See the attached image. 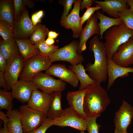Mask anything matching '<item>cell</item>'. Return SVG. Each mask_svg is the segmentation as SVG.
I'll list each match as a JSON object with an SVG mask.
<instances>
[{"label": "cell", "instance_id": "1", "mask_svg": "<svg viewBox=\"0 0 133 133\" xmlns=\"http://www.w3.org/2000/svg\"><path fill=\"white\" fill-rule=\"evenodd\" d=\"M100 40L96 35L89 41V49L94 53L95 61L94 63L89 62L87 64L85 68L88 75L98 84L105 82L108 77L107 58L105 46L104 43Z\"/></svg>", "mask_w": 133, "mask_h": 133}, {"label": "cell", "instance_id": "2", "mask_svg": "<svg viewBox=\"0 0 133 133\" xmlns=\"http://www.w3.org/2000/svg\"><path fill=\"white\" fill-rule=\"evenodd\" d=\"M110 103L108 93L100 84L90 85L86 88L83 108L87 118L100 116Z\"/></svg>", "mask_w": 133, "mask_h": 133}, {"label": "cell", "instance_id": "3", "mask_svg": "<svg viewBox=\"0 0 133 133\" xmlns=\"http://www.w3.org/2000/svg\"><path fill=\"white\" fill-rule=\"evenodd\" d=\"M104 43L106 53L108 59H112L122 44L133 37V30L128 28L123 22L121 24L114 26L104 33Z\"/></svg>", "mask_w": 133, "mask_h": 133}, {"label": "cell", "instance_id": "4", "mask_svg": "<svg viewBox=\"0 0 133 133\" xmlns=\"http://www.w3.org/2000/svg\"><path fill=\"white\" fill-rule=\"evenodd\" d=\"M52 62L49 57L40 54L35 56L25 62L20 74V79L31 81L33 77L42 71L46 70Z\"/></svg>", "mask_w": 133, "mask_h": 133}, {"label": "cell", "instance_id": "5", "mask_svg": "<svg viewBox=\"0 0 133 133\" xmlns=\"http://www.w3.org/2000/svg\"><path fill=\"white\" fill-rule=\"evenodd\" d=\"M79 41L74 40L67 45L58 49L49 57L52 63L58 61H66L71 65H77L85 61L83 56L79 54L77 50Z\"/></svg>", "mask_w": 133, "mask_h": 133}, {"label": "cell", "instance_id": "6", "mask_svg": "<svg viewBox=\"0 0 133 133\" xmlns=\"http://www.w3.org/2000/svg\"><path fill=\"white\" fill-rule=\"evenodd\" d=\"M18 110L21 116L23 132L38 128L47 118V114L30 108L27 105L20 106Z\"/></svg>", "mask_w": 133, "mask_h": 133}, {"label": "cell", "instance_id": "7", "mask_svg": "<svg viewBox=\"0 0 133 133\" xmlns=\"http://www.w3.org/2000/svg\"><path fill=\"white\" fill-rule=\"evenodd\" d=\"M25 62L19 53L15 54L7 60L4 75L7 85V91L12 89L18 80Z\"/></svg>", "mask_w": 133, "mask_h": 133}, {"label": "cell", "instance_id": "8", "mask_svg": "<svg viewBox=\"0 0 133 133\" xmlns=\"http://www.w3.org/2000/svg\"><path fill=\"white\" fill-rule=\"evenodd\" d=\"M32 81L42 91L49 94L55 92H62L66 86L65 82L55 79L45 73H38L33 77Z\"/></svg>", "mask_w": 133, "mask_h": 133}, {"label": "cell", "instance_id": "9", "mask_svg": "<svg viewBox=\"0 0 133 133\" xmlns=\"http://www.w3.org/2000/svg\"><path fill=\"white\" fill-rule=\"evenodd\" d=\"M133 118V107L124 100L115 113L114 119V133H126Z\"/></svg>", "mask_w": 133, "mask_h": 133}, {"label": "cell", "instance_id": "10", "mask_svg": "<svg viewBox=\"0 0 133 133\" xmlns=\"http://www.w3.org/2000/svg\"><path fill=\"white\" fill-rule=\"evenodd\" d=\"M53 120L54 125L61 127L69 126L80 131L86 130L85 120L78 116L70 107L63 110L61 117Z\"/></svg>", "mask_w": 133, "mask_h": 133}, {"label": "cell", "instance_id": "11", "mask_svg": "<svg viewBox=\"0 0 133 133\" xmlns=\"http://www.w3.org/2000/svg\"><path fill=\"white\" fill-rule=\"evenodd\" d=\"M81 0H76L74 3L73 9L70 13L62 20H60L61 26L66 29L72 30L74 38L80 37L83 29L80 23L79 16L80 5Z\"/></svg>", "mask_w": 133, "mask_h": 133}, {"label": "cell", "instance_id": "12", "mask_svg": "<svg viewBox=\"0 0 133 133\" xmlns=\"http://www.w3.org/2000/svg\"><path fill=\"white\" fill-rule=\"evenodd\" d=\"M38 88L32 81L20 79L12 88V93L14 98L23 103H27L33 91Z\"/></svg>", "mask_w": 133, "mask_h": 133}, {"label": "cell", "instance_id": "13", "mask_svg": "<svg viewBox=\"0 0 133 133\" xmlns=\"http://www.w3.org/2000/svg\"><path fill=\"white\" fill-rule=\"evenodd\" d=\"M112 59L116 64L124 67H128L133 64V37L118 47Z\"/></svg>", "mask_w": 133, "mask_h": 133}, {"label": "cell", "instance_id": "14", "mask_svg": "<svg viewBox=\"0 0 133 133\" xmlns=\"http://www.w3.org/2000/svg\"><path fill=\"white\" fill-rule=\"evenodd\" d=\"M45 73L59 78L74 87H77L78 86L79 82L77 76L65 65L57 64L51 65Z\"/></svg>", "mask_w": 133, "mask_h": 133}, {"label": "cell", "instance_id": "15", "mask_svg": "<svg viewBox=\"0 0 133 133\" xmlns=\"http://www.w3.org/2000/svg\"><path fill=\"white\" fill-rule=\"evenodd\" d=\"M37 25L33 24L28 11L24 10L15 23L14 27L15 36L16 37L29 36L35 30Z\"/></svg>", "mask_w": 133, "mask_h": 133}, {"label": "cell", "instance_id": "16", "mask_svg": "<svg viewBox=\"0 0 133 133\" xmlns=\"http://www.w3.org/2000/svg\"><path fill=\"white\" fill-rule=\"evenodd\" d=\"M51 102L49 94L37 89L33 92L27 105L30 108L47 114Z\"/></svg>", "mask_w": 133, "mask_h": 133}, {"label": "cell", "instance_id": "17", "mask_svg": "<svg viewBox=\"0 0 133 133\" xmlns=\"http://www.w3.org/2000/svg\"><path fill=\"white\" fill-rule=\"evenodd\" d=\"M86 88L67 92L66 99L72 110L78 116L86 120L87 117L83 110L84 96Z\"/></svg>", "mask_w": 133, "mask_h": 133}, {"label": "cell", "instance_id": "18", "mask_svg": "<svg viewBox=\"0 0 133 133\" xmlns=\"http://www.w3.org/2000/svg\"><path fill=\"white\" fill-rule=\"evenodd\" d=\"M127 0H105L103 1L94 0V3L99 7L102 12H105L114 18H119L118 13L129 7Z\"/></svg>", "mask_w": 133, "mask_h": 133}, {"label": "cell", "instance_id": "19", "mask_svg": "<svg viewBox=\"0 0 133 133\" xmlns=\"http://www.w3.org/2000/svg\"><path fill=\"white\" fill-rule=\"evenodd\" d=\"M100 33L98 18L96 14L94 13L87 21L86 25L82 31L80 37L79 45L77 50L78 54L82 55L81 51L82 46L83 44H86V41L90 37L95 34L99 35Z\"/></svg>", "mask_w": 133, "mask_h": 133}, {"label": "cell", "instance_id": "20", "mask_svg": "<svg viewBox=\"0 0 133 133\" xmlns=\"http://www.w3.org/2000/svg\"><path fill=\"white\" fill-rule=\"evenodd\" d=\"M107 74L108 78L107 89L112 86L118 77L129 76V73H133V67H125L115 63L112 59H107Z\"/></svg>", "mask_w": 133, "mask_h": 133}, {"label": "cell", "instance_id": "21", "mask_svg": "<svg viewBox=\"0 0 133 133\" xmlns=\"http://www.w3.org/2000/svg\"><path fill=\"white\" fill-rule=\"evenodd\" d=\"M68 69L73 72L77 77L80 83L79 89H85L90 86L97 84L96 81L86 73L85 68L82 63L69 65Z\"/></svg>", "mask_w": 133, "mask_h": 133}, {"label": "cell", "instance_id": "22", "mask_svg": "<svg viewBox=\"0 0 133 133\" xmlns=\"http://www.w3.org/2000/svg\"><path fill=\"white\" fill-rule=\"evenodd\" d=\"M15 40L19 51L25 62L35 56L39 54V50L31 44L29 40L15 38Z\"/></svg>", "mask_w": 133, "mask_h": 133}, {"label": "cell", "instance_id": "23", "mask_svg": "<svg viewBox=\"0 0 133 133\" xmlns=\"http://www.w3.org/2000/svg\"><path fill=\"white\" fill-rule=\"evenodd\" d=\"M51 102L47 114V118L53 120L61 117L63 113L61 107V92H53L50 94Z\"/></svg>", "mask_w": 133, "mask_h": 133}, {"label": "cell", "instance_id": "24", "mask_svg": "<svg viewBox=\"0 0 133 133\" xmlns=\"http://www.w3.org/2000/svg\"><path fill=\"white\" fill-rule=\"evenodd\" d=\"M95 14L99 20L98 25L100 30V40L103 38V34L106 31L114 26L119 25L123 23L120 18H114L108 17L98 10L96 11Z\"/></svg>", "mask_w": 133, "mask_h": 133}, {"label": "cell", "instance_id": "25", "mask_svg": "<svg viewBox=\"0 0 133 133\" xmlns=\"http://www.w3.org/2000/svg\"><path fill=\"white\" fill-rule=\"evenodd\" d=\"M10 120L7 124L9 133H23L21 117L19 111L14 109L7 111L6 114Z\"/></svg>", "mask_w": 133, "mask_h": 133}, {"label": "cell", "instance_id": "26", "mask_svg": "<svg viewBox=\"0 0 133 133\" xmlns=\"http://www.w3.org/2000/svg\"><path fill=\"white\" fill-rule=\"evenodd\" d=\"M15 38L2 40L0 44V53L7 60L15 54L19 53Z\"/></svg>", "mask_w": 133, "mask_h": 133}, {"label": "cell", "instance_id": "27", "mask_svg": "<svg viewBox=\"0 0 133 133\" xmlns=\"http://www.w3.org/2000/svg\"><path fill=\"white\" fill-rule=\"evenodd\" d=\"M0 19L7 22L14 32L13 15L11 4L9 0H4L0 1Z\"/></svg>", "mask_w": 133, "mask_h": 133}, {"label": "cell", "instance_id": "28", "mask_svg": "<svg viewBox=\"0 0 133 133\" xmlns=\"http://www.w3.org/2000/svg\"><path fill=\"white\" fill-rule=\"evenodd\" d=\"M49 32L44 25L39 24L31 35L29 41L33 45L45 41V39Z\"/></svg>", "mask_w": 133, "mask_h": 133}, {"label": "cell", "instance_id": "29", "mask_svg": "<svg viewBox=\"0 0 133 133\" xmlns=\"http://www.w3.org/2000/svg\"><path fill=\"white\" fill-rule=\"evenodd\" d=\"M13 98L12 92L0 89V109H5L7 111L12 110L13 108Z\"/></svg>", "mask_w": 133, "mask_h": 133}, {"label": "cell", "instance_id": "30", "mask_svg": "<svg viewBox=\"0 0 133 133\" xmlns=\"http://www.w3.org/2000/svg\"><path fill=\"white\" fill-rule=\"evenodd\" d=\"M45 41L38 43L34 45L39 50L40 55L49 57L57 50L58 49L59 47L54 45H48L45 43Z\"/></svg>", "mask_w": 133, "mask_h": 133}, {"label": "cell", "instance_id": "31", "mask_svg": "<svg viewBox=\"0 0 133 133\" xmlns=\"http://www.w3.org/2000/svg\"><path fill=\"white\" fill-rule=\"evenodd\" d=\"M118 16L128 28L133 30V13L130 8H126L119 12Z\"/></svg>", "mask_w": 133, "mask_h": 133}, {"label": "cell", "instance_id": "32", "mask_svg": "<svg viewBox=\"0 0 133 133\" xmlns=\"http://www.w3.org/2000/svg\"><path fill=\"white\" fill-rule=\"evenodd\" d=\"M13 30L10 25L5 21L0 19V35L3 40L14 38Z\"/></svg>", "mask_w": 133, "mask_h": 133}, {"label": "cell", "instance_id": "33", "mask_svg": "<svg viewBox=\"0 0 133 133\" xmlns=\"http://www.w3.org/2000/svg\"><path fill=\"white\" fill-rule=\"evenodd\" d=\"M97 117L87 118L85 120L86 130L88 133H99L100 128L101 126L96 122Z\"/></svg>", "mask_w": 133, "mask_h": 133}, {"label": "cell", "instance_id": "34", "mask_svg": "<svg viewBox=\"0 0 133 133\" xmlns=\"http://www.w3.org/2000/svg\"><path fill=\"white\" fill-rule=\"evenodd\" d=\"M53 125V120L47 118L38 128L29 131L23 132V133H45L48 129Z\"/></svg>", "mask_w": 133, "mask_h": 133}, {"label": "cell", "instance_id": "35", "mask_svg": "<svg viewBox=\"0 0 133 133\" xmlns=\"http://www.w3.org/2000/svg\"><path fill=\"white\" fill-rule=\"evenodd\" d=\"M100 9L99 7L96 5L93 7H89L87 8L83 16L80 17V23L82 27L84 23L87 21L93 14L95 11Z\"/></svg>", "mask_w": 133, "mask_h": 133}, {"label": "cell", "instance_id": "36", "mask_svg": "<svg viewBox=\"0 0 133 133\" xmlns=\"http://www.w3.org/2000/svg\"><path fill=\"white\" fill-rule=\"evenodd\" d=\"M76 0H63V5L64 9L61 16V20H64L68 15V13L71 9L73 3L75 2Z\"/></svg>", "mask_w": 133, "mask_h": 133}, {"label": "cell", "instance_id": "37", "mask_svg": "<svg viewBox=\"0 0 133 133\" xmlns=\"http://www.w3.org/2000/svg\"><path fill=\"white\" fill-rule=\"evenodd\" d=\"M14 6L15 17H17L22 11L24 4L23 0H14Z\"/></svg>", "mask_w": 133, "mask_h": 133}, {"label": "cell", "instance_id": "38", "mask_svg": "<svg viewBox=\"0 0 133 133\" xmlns=\"http://www.w3.org/2000/svg\"><path fill=\"white\" fill-rule=\"evenodd\" d=\"M94 0H81L80 5V10H82L84 8H86L90 7L91 4L94 3Z\"/></svg>", "mask_w": 133, "mask_h": 133}, {"label": "cell", "instance_id": "39", "mask_svg": "<svg viewBox=\"0 0 133 133\" xmlns=\"http://www.w3.org/2000/svg\"><path fill=\"white\" fill-rule=\"evenodd\" d=\"M0 87L3 88V89L7 91V85L6 81L4 78V72L0 71Z\"/></svg>", "mask_w": 133, "mask_h": 133}, {"label": "cell", "instance_id": "40", "mask_svg": "<svg viewBox=\"0 0 133 133\" xmlns=\"http://www.w3.org/2000/svg\"><path fill=\"white\" fill-rule=\"evenodd\" d=\"M7 65V60L0 53V71L4 72Z\"/></svg>", "mask_w": 133, "mask_h": 133}, {"label": "cell", "instance_id": "41", "mask_svg": "<svg viewBox=\"0 0 133 133\" xmlns=\"http://www.w3.org/2000/svg\"><path fill=\"white\" fill-rule=\"evenodd\" d=\"M41 19L36 14V12L33 14L31 16V21L35 26H36L38 23L41 22Z\"/></svg>", "mask_w": 133, "mask_h": 133}, {"label": "cell", "instance_id": "42", "mask_svg": "<svg viewBox=\"0 0 133 133\" xmlns=\"http://www.w3.org/2000/svg\"><path fill=\"white\" fill-rule=\"evenodd\" d=\"M0 118L3 122L7 124L10 122V120L7 117L6 114H5L4 112L0 111Z\"/></svg>", "mask_w": 133, "mask_h": 133}, {"label": "cell", "instance_id": "43", "mask_svg": "<svg viewBox=\"0 0 133 133\" xmlns=\"http://www.w3.org/2000/svg\"><path fill=\"white\" fill-rule=\"evenodd\" d=\"M59 34L56 32L50 31L49 32L48 35V37L53 39L56 38L59 35Z\"/></svg>", "mask_w": 133, "mask_h": 133}, {"label": "cell", "instance_id": "44", "mask_svg": "<svg viewBox=\"0 0 133 133\" xmlns=\"http://www.w3.org/2000/svg\"><path fill=\"white\" fill-rule=\"evenodd\" d=\"M3 127L0 129V133H9L7 124L5 123H3Z\"/></svg>", "mask_w": 133, "mask_h": 133}, {"label": "cell", "instance_id": "45", "mask_svg": "<svg viewBox=\"0 0 133 133\" xmlns=\"http://www.w3.org/2000/svg\"><path fill=\"white\" fill-rule=\"evenodd\" d=\"M45 42L47 44L52 45H53V44L55 43V40L54 39L48 37Z\"/></svg>", "mask_w": 133, "mask_h": 133}, {"label": "cell", "instance_id": "46", "mask_svg": "<svg viewBox=\"0 0 133 133\" xmlns=\"http://www.w3.org/2000/svg\"><path fill=\"white\" fill-rule=\"evenodd\" d=\"M127 4L133 13V0H127Z\"/></svg>", "mask_w": 133, "mask_h": 133}, {"label": "cell", "instance_id": "47", "mask_svg": "<svg viewBox=\"0 0 133 133\" xmlns=\"http://www.w3.org/2000/svg\"><path fill=\"white\" fill-rule=\"evenodd\" d=\"M36 14L41 19L44 14V12L43 10H40L36 12Z\"/></svg>", "mask_w": 133, "mask_h": 133}, {"label": "cell", "instance_id": "48", "mask_svg": "<svg viewBox=\"0 0 133 133\" xmlns=\"http://www.w3.org/2000/svg\"><path fill=\"white\" fill-rule=\"evenodd\" d=\"M79 133H85L84 131H80V132Z\"/></svg>", "mask_w": 133, "mask_h": 133}, {"label": "cell", "instance_id": "49", "mask_svg": "<svg viewBox=\"0 0 133 133\" xmlns=\"http://www.w3.org/2000/svg\"><path fill=\"white\" fill-rule=\"evenodd\" d=\"M128 133V132H127V133Z\"/></svg>", "mask_w": 133, "mask_h": 133}]
</instances>
